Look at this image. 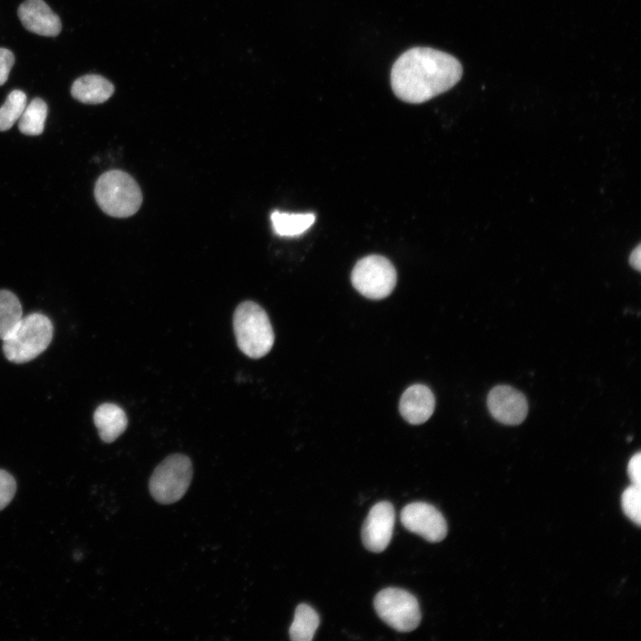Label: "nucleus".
I'll list each match as a JSON object with an SVG mask.
<instances>
[{
	"mask_svg": "<svg viewBox=\"0 0 641 641\" xmlns=\"http://www.w3.org/2000/svg\"><path fill=\"white\" fill-rule=\"evenodd\" d=\"M462 72L460 62L452 55L429 47H415L394 62L391 85L402 101L422 103L453 87Z\"/></svg>",
	"mask_w": 641,
	"mask_h": 641,
	"instance_id": "obj_1",
	"label": "nucleus"
},
{
	"mask_svg": "<svg viewBox=\"0 0 641 641\" xmlns=\"http://www.w3.org/2000/svg\"><path fill=\"white\" fill-rule=\"evenodd\" d=\"M47 116V104L40 98L33 99L26 105L19 118V130L26 135H39L43 133Z\"/></svg>",
	"mask_w": 641,
	"mask_h": 641,
	"instance_id": "obj_18",
	"label": "nucleus"
},
{
	"mask_svg": "<svg viewBox=\"0 0 641 641\" xmlns=\"http://www.w3.org/2000/svg\"><path fill=\"white\" fill-rule=\"evenodd\" d=\"M22 319V307L12 292L0 290V339H5Z\"/></svg>",
	"mask_w": 641,
	"mask_h": 641,
	"instance_id": "obj_17",
	"label": "nucleus"
},
{
	"mask_svg": "<svg viewBox=\"0 0 641 641\" xmlns=\"http://www.w3.org/2000/svg\"><path fill=\"white\" fill-rule=\"evenodd\" d=\"M401 522L410 531L429 542H439L447 535V523L442 513L426 502H413L401 512Z\"/></svg>",
	"mask_w": 641,
	"mask_h": 641,
	"instance_id": "obj_8",
	"label": "nucleus"
},
{
	"mask_svg": "<svg viewBox=\"0 0 641 641\" xmlns=\"http://www.w3.org/2000/svg\"><path fill=\"white\" fill-rule=\"evenodd\" d=\"M354 288L367 298L379 300L394 290L397 273L393 264L385 256L370 255L360 259L351 273Z\"/></svg>",
	"mask_w": 641,
	"mask_h": 641,
	"instance_id": "obj_6",
	"label": "nucleus"
},
{
	"mask_svg": "<svg viewBox=\"0 0 641 641\" xmlns=\"http://www.w3.org/2000/svg\"><path fill=\"white\" fill-rule=\"evenodd\" d=\"M114 85L107 78L88 74L76 79L70 93L74 99L85 104H100L109 100L114 93Z\"/></svg>",
	"mask_w": 641,
	"mask_h": 641,
	"instance_id": "obj_13",
	"label": "nucleus"
},
{
	"mask_svg": "<svg viewBox=\"0 0 641 641\" xmlns=\"http://www.w3.org/2000/svg\"><path fill=\"white\" fill-rule=\"evenodd\" d=\"M53 326L45 314L33 312L22 317L13 331L3 340L5 358L25 363L42 353L50 345Z\"/></svg>",
	"mask_w": 641,
	"mask_h": 641,
	"instance_id": "obj_4",
	"label": "nucleus"
},
{
	"mask_svg": "<svg viewBox=\"0 0 641 641\" xmlns=\"http://www.w3.org/2000/svg\"><path fill=\"white\" fill-rule=\"evenodd\" d=\"M94 197L107 215L126 218L134 215L142 202V191L136 181L122 170H110L96 181Z\"/></svg>",
	"mask_w": 641,
	"mask_h": 641,
	"instance_id": "obj_2",
	"label": "nucleus"
},
{
	"mask_svg": "<svg viewBox=\"0 0 641 641\" xmlns=\"http://www.w3.org/2000/svg\"><path fill=\"white\" fill-rule=\"evenodd\" d=\"M491 416L505 425H519L526 418L528 404L525 396L509 385L493 387L487 398Z\"/></svg>",
	"mask_w": 641,
	"mask_h": 641,
	"instance_id": "obj_10",
	"label": "nucleus"
},
{
	"mask_svg": "<svg viewBox=\"0 0 641 641\" xmlns=\"http://www.w3.org/2000/svg\"><path fill=\"white\" fill-rule=\"evenodd\" d=\"M27 105V96L20 90L12 91L0 107V131L9 130L20 118Z\"/></svg>",
	"mask_w": 641,
	"mask_h": 641,
	"instance_id": "obj_19",
	"label": "nucleus"
},
{
	"mask_svg": "<svg viewBox=\"0 0 641 641\" xmlns=\"http://www.w3.org/2000/svg\"><path fill=\"white\" fill-rule=\"evenodd\" d=\"M23 27L44 37H56L61 30L60 17L43 0H26L18 8Z\"/></svg>",
	"mask_w": 641,
	"mask_h": 641,
	"instance_id": "obj_11",
	"label": "nucleus"
},
{
	"mask_svg": "<svg viewBox=\"0 0 641 641\" xmlns=\"http://www.w3.org/2000/svg\"><path fill=\"white\" fill-rule=\"evenodd\" d=\"M274 232L281 237H296L305 232L315 222L313 213H287L275 210L271 215Z\"/></svg>",
	"mask_w": 641,
	"mask_h": 641,
	"instance_id": "obj_15",
	"label": "nucleus"
},
{
	"mask_svg": "<svg viewBox=\"0 0 641 641\" xmlns=\"http://www.w3.org/2000/svg\"><path fill=\"white\" fill-rule=\"evenodd\" d=\"M628 475L633 485L641 487V454H634L628 464Z\"/></svg>",
	"mask_w": 641,
	"mask_h": 641,
	"instance_id": "obj_23",
	"label": "nucleus"
},
{
	"mask_svg": "<svg viewBox=\"0 0 641 641\" xmlns=\"http://www.w3.org/2000/svg\"><path fill=\"white\" fill-rule=\"evenodd\" d=\"M395 514L388 501L375 504L366 517L362 529L363 545L371 552L384 551L390 543L394 525Z\"/></svg>",
	"mask_w": 641,
	"mask_h": 641,
	"instance_id": "obj_9",
	"label": "nucleus"
},
{
	"mask_svg": "<svg viewBox=\"0 0 641 641\" xmlns=\"http://www.w3.org/2000/svg\"><path fill=\"white\" fill-rule=\"evenodd\" d=\"M624 514L635 523H641V487L631 484L621 495Z\"/></svg>",
	"mask_w": 641,
	"mask_h": 641,
	"instance_id": "obj_20",
	"label": "nucleus"
},
{
	"mask_svg": "<svg viewBox=\"0 0 641 641\" xmlns=\"http://www.w3.org/2000/svg\"><path fill=\"white\" fill-rule=\"evenodd\" d=\"M319 624L320 618L315 610L306 604H300L295 611L289 637L293 641H311Z\"/></svg>",
	"mask_w": 641,
	"mask_h": 641,
	"instance_id": "obj_16",
	"label": "nucleus"
},
{
	"mask_svg": "<svg viewBox=\"0 0 641 641\" xmlns=\"http://www.w3.org/2000/svg\"><path fill=\"white\" fill-rule=\"evenodd\" d=\"M14 61L15 58L12 52L9 49L0 47V85L7 81Z\"/></svg>",
	"mask_w": 641,
	"mask_h": 641,
	"instance_id": "obj_22",
	"label": "nucleus"
},
{
	"mask_svg": "<svg viewBox=\"0 0 641 641\" xmlns=\"http://www.w3.org/2000/svg\"><path fill=\"white\" fill-rule=\"evenodd\" d=\"M233 329L239 350L258 359L266 355L274 342V333L265 311L256 303L245 301L233 315Z\"/></svg>",
	"mask_w": 641,
	"mask_h": 641,
	"instance_id": "obj_3",
	"label": "nucleus"
},
{
	"mask_svg": "<svg viewBox=\"0 0 641 641\" xmlns=\"http://www.w3.org/2000/svg\"><path fill=\"white\" fill-rule=\"evenodd\" d=\"M191 459L183 454L166 458L152 473L149 489L153 499L161 504L178 501L187 491L192 478Z\"/></svg>",
	"mask_w": 641,
	"mask_h": 641,
	"instance_id": "obj_5",
	"label": "nucleus"
},
{
	"mask_svg": "<svg viewBox=\"0 0 641 641\" xmlns=\"http://www.w3.org/2000/svg\"><path fill=\"white\" fill-rule=\"evenodd\" d=\"M374 607L379 618L399 632L414 630L421 620L417 598L399 588H386L374 598Z\"/></svg>",
	"mask_w": 641,
	"mask_h": 641,
	"instance_id": "obj_7",
	"label": "nucleus"
},
{
	"mask_svg": "<svg viewBox=\"0 0 641 641\" xmlns=\"http://www.w3.org/2000/svg\"><path fill=\"white\" fill-rule=\"evenodd\" d=\"M93 422L104 442H114L127 426V417L119 406L102 403L93 413Z\"/></svg>",
	"mask_w": 641,
	"mask_h": 641,
	"instance_id": "obj_14",
	"label": "nucleus"
},
{
	"mask_svg": "<svg viewBox=\"0 0 641 641\" xmlns=\"http://www.w3.org/2000/svg\"><path fill=\"white\" fill-rule=\"evenodd\" d=\"M434 396L425 385L416 384L408 387L402 394L399 410L402 417L411 425L425 423L434 410Z\"/></svg>",
	"mask_w": 641,
	"mask_h": 641,
	"instance_id": "obj_12",
	"label": "nucleus"
},
{
	"mask_svg": "<svg viewBox=\"0 0 641 641\" xmlns=\"http://www.w3.org/2000/svg\"><path fill=\"white\" fill-rule=\"evenodd\" d=\"M16 491L14 477L4 469H0V511L12 499Z\"/></svg>",
	"mask_w": 641,
	"mask_h": 641,
	"instance_id": "obj_21",
	"label": "nucleus"
},
{
	"mask_svg": "<svg viewBox=\"0 0 641 641\" xmlns=\"http://www.w3.org/2000/svg\"><path fill=\"white\" fill-rule=\"evenodd\" d=\"M641 248L640 245L638 244L634 250H632L630 256H629V264L636 269L637 271L640 272L641 269Z\"/></svg>",
	"mask_w": 641,
	"mask_h": 641,
	"instance_id": "obj_24",
	"label": "nucleus"
}]
</instances>
